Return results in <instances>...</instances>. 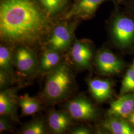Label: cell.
Instances as JSON below:
<instances>
[{"instance_id": "d6986e66", "label": "cell", "mask_w": 134, "mask_h": 134, "mask_svg": "<svg viewBox=\"0 0 134 134\" xmlns=\"http://www.w3.org/2000/svg\"><path fill=\"white\" fill-rule=\"evenodd\" d=\"M46 133V125L42 119L31 121L24 126L21 132L23 134H43Z\"/></svg>"}, {"instance_id": "e0dca14e", "label": "cell", "mask_w": 134, "mask_h": 134, "mask_svg": "<svg viewBox=\"0 0 134 134\" xmlns=\"http://www.w3.org/2000/svg\"><path fill=\"white\" fill-rule=\"evenodd\" d=\"M14 55L8 47L0 46V70L8 73L14 78Z\"/></svg>"}, {"instance_id": "2e32d148", "label": "cell", "mask_w": 134, "mask_h": 134, "mask_svg": "<svg viewBox=\"0 0 134 134\" xmlns=\"http://www.w3.org/2000/svg\"><path fill=\"white\" fill-rule=\"evenodd\" d=\"M18 103L24 116L34 114L40 109V101L35 98L29 96L27 94L18 97Z\"/></svg>"}, {"instance_id": "8992f818", "label": "cell", "mask_w": 134, "mask_h": 134, "mask_svg": "<svg viewBox=\"0 0 134 134\" xmlns=\"http://www.w3.org/2000/svg\"><path fill=\"white\" fill-rule=\"evenodd\" d=\"M72 34L71 26L66 24L58 25L53 29L48 38V49L60 53L66 51L72 42Z\"/></svg>"}, {"instance_id": "9a60e30c", "label": "cell", "mask_w": 134, "mask_h": 134, "mask_svg": "<svg viewBox=\"0 0 134 134\" xmlns=\"http://www.w3.org/2000/svg\"><path fill=\"white\" fill-rule=\"evenodd\" d=\"M60 52L47 48L42 53L39 64L38 72L45 74L52 71L62 61Z\"/></svg>"}, {"instance_id": "3957f363", "label": "cell", "mask_w": 134, "mask_h": 134, "mask_svg": "<svg viewBox=\"0 0 134 134\" xmlns=\"http://www.w3.org/2000/svg\"><path fill=\"white\" fill-rule=\"evenodd\" d=\"M66 109L72 119L77 121L92 120L97 114L96 109L91 102L82 96L69 101L66 104Z\"/></svg>"}, {"instance_id": "d4e9b609", "label": "cell", "mask_w": 134, "mask_h": 134, "mask_svg": "<svg viewBox=\"0 0 134 134\" xmlns=\"http://www.w3.org/2000/svg\"><path fill=\"white\" fill-rule=\"evenodd\" d=\"M133 134H134V133H133Z\"/></svg>"}, {"instance_id": "277c9868", "label": "cell", "mask_w": 134, "mask_h": 134, "mask_svg": "<svg viewBox=\"0 0 134 134\" xmlns=\"http://www.w3.org/2000/svg\"><path fill=\"white\" fill-rule=\"evenodd\" d=\"M97 70L101 74L106 76L120 74L124 69L123 62L108 50L104 49L97 54L95 59Z\"/></svg>"}, {"instance_id": "7c38bea8", "label": "cell", "mask_w": 134, "mask_h": 134, "mask_svg": "<svg viewBox=\"0 0 134 134\" xmlns=\"http://www.w3.org/2000/svg\"><path fill=\"white\" fill-rule=\"evenodd\" d=\"M72 120L67 111L53 110L48 114V127L54 134H63L72 125Z\"/></svg>"}, {"instance_id": "7a4b0ae2", "label": "cell", "mask_w": 134, "mask_h": 134, "mask_svg": "<svg viewBox=\"0 0 134 134\" xmlns=\"http://www.w3.org/2000/svg\"><path fill=\"white\" fill-rule=\"evenodd\" d=\"M75 79L69 64L61 61L49 72L41 97L45 102L54 104L67 99L74 91Z\"/></svg>"}, {"instance_id": "30bf717a", "label": "cell", "mask_w": 134, "mask_h": 134, "mask_svg": "<svg viewBox=\"0 0 134 134\" xmlns=\"http://www.w3.org/2000/svg\"><path fill=\"white\" fill-rule=\"evenodd\" d=\"M134 110V93H127L111 102L107 113L109 116L127 119Z\"/></svg>"}, {"instance_id": "ac0fdd59", "label": "cell", "mask_w": 134, "mask_h": 134, "mask_svg": "<svg viewBox=\"0 0 134 134\" xmlns=\"http://www.w3.org/2000/svg\"><path fill=\"white\" fill-rule=\"evenodd\" d=\"M134 93V58L123 79L120 89V95Z\"/></svg>"}, {"instance_id": "5bb4252c", "label": "cell", "mask_w": 134, "mask_h": 134, "mask_svg": "<svg viewBox=\"0 0 134 134\" xmlns=\"http://www.w3.org/2000/svg\"><path fill=\"white\" fill-rule=\"evenodd\" d=\"M102 123L104 129L114 134H132L134 130L124 119L113 116H109Z\"/></svg>"}, {"instance_id": "ba28073f", "label": "cell", "mask_w": 134, "mask_h": 134, "mask_svg": "<svg viewBox=\"0 0 134 134\" xmlns=\"http://www.w3.org/2000/svg\"><path fill=\"white\" fill-rule=\"evenodd\" d=\"M112 32L117 43L122 46H127L134 38V22L129 18L119 17L113 24Z\"/></svg>"}, {"instance_id": "5b68a950", "label": "cell", "mask_w": 134, "mask_h": 134, "mask_svg": "<svg viewBox=\"0 0 134 134\" xmlns=\"http://www.w3.org/2000/svg\"><path fill=\"white\" fill-rule=\"evenodd\" d=\"M14 65L23 76L34 72L37 67L36 56L34 51L26 46H19L14 55Z\"/></svg>"}, {"instance_id": "6da1fadb", "label": "cell", "mask_w": 134, "mask_h": 134, "mask_svg": "<svg viewBox=\"0 0 134 134\" xmlns=\"http://www.w3.org/2000/svg\"><path fill=\"white\" fill-rule=\"evenodd\" d=\"M49 19L32 0H2L1 40L12 45L26 46L42 40L51 27Z\"/></svg>"}, {"instance_id": "9c48e42d", "label": "cell", "mask_w": 134, "mask_h": 134, "mask_svg": "<svg viewBox=\"0 0 134 134\" xmlns=\"http://www.w3.org/2000/svg\"><path fill=\"white\" fill-rule=\"evenodd\" d=\"M18 96L16 89L6 88L0 92V115L13 120H17Z\"/></svg>"}, {"instance_id": "603a6c76", "label": "cell", "mask_w": 134, "mask_h": 134, "mask_svg": "<svg viewBox=\"0 0 134 134\" xmlns=\"http://www.w3.org/2000/svg\"><path fill=\"white\" fill-rule=\"evenodd\" d=\"M90 133V130L85 127H77L72 130L71 132V134H89Z\"/></svg>"}, {"instance_id": "ffe728a7", "label": "cell", "mask_w": 134, "mask_h": 134, "mask_svg": "<svg viewBox=\"0 0 134 134\" xmlns=\"http://www.w3.org/2000/svg\"><path fill=\"white\" fill-rule=\"evenodd\" d=\"M49 14H56L66 4L67 0H39Z\"/></svg>"}, {"instance_id": "7402d4cb", "label": "cell", "mask_w": 134, "mask_h": 134, "mask_svg": "<svg viewBox=\"0 0 134 134\" xmlns=\"http://www.w3.org/2000/svg\"><path fill=\"white\" fill-rule=\"evenodd\" d=\"M9 118L5 116L0 117V132L5 131H13V126L10 123Z\"/></svg>"}, {"instance_id": "44dd1931", "label": "cell", "mask_w": 134, "mask_h": 134, "mask_svg": "<svg viewBox=\"0 0 134 134\" xmlns=\"http://www.w3.org/2000/svg\"><path fill=\"white\" fill-rule=\"evenodd\" d=\"M14 80V77L8 73L0 70V89L1 91L7 88Z\"/></svg>"}, {"instance_id": "8fae6325", "label": "cell", "mask_w": 134, "mask_h": 134, "mask_svg": "<svg viewBox=\"0 0 134 134\" xmlns=\"http://www.w3.org/2000/svg\"><path fill=\"white\" fill-rule=\"evenodd\" d=\"M87 85L91 96L98 102H104L110 98L113 93L112 83L108 80L89 79Z\"/></svg>"}, {"instance_id": "cb8c5ba5", "label": "cell", "mask_w": 134, "mask_h": 134, "mask_svg": "<svg viewBox=\"0 0 134 134\" xmlns=\"http://www.w3.org/2000/svg\"><path fill=\"white\" fill-rule=\"evenodd\" d=\"M128 122L131 124L133 125L134 126V110L132 113L130 115L129 117L127 118Z\"/></svg>"}, {"instance_id": "52a82bcc", "label": "cell", "mask_w": 134, "mask_h": 134, "mask_svg": "<svg viewBox=\"0 0 134 134\" xmlns=\"http://www.w3.org/2000/svg\"><path fill=\"white\" fill-rule=\"evenodd\" d=\"M93 51L88 43L77 40L70 52L72 62L77 69L91 70Z\"/></svg>"}, {"instance_id": "4fadbf2b", "label": "cell", "mask_w": 134, "mask_h": 134, "mask_svg": "<svg viewBox=\"0 0 134 134\" xmlns=\"http://www.w3.org/2000/svg\"><path fill=\"white\" fill-rule=\"evenodd\" d=\"M105 0H80L66 15V19L72 17L86 18L96 11L98 7Z\"/></svg>"}]
</instances>
